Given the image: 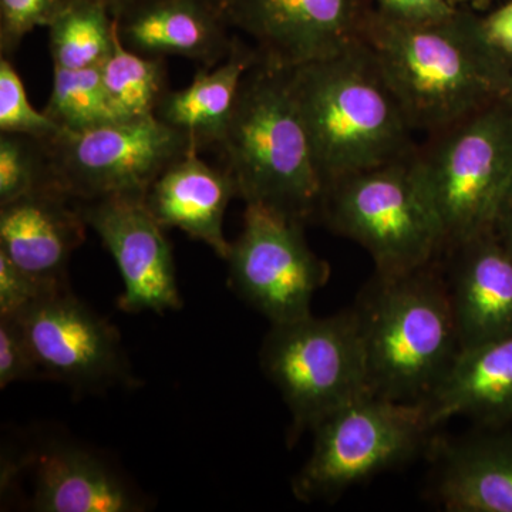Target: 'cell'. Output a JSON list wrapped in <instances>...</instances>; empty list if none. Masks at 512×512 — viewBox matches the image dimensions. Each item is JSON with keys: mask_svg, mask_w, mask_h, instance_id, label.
<instances>
[{"mask_svg": "<svg viewBox=\"0 0 512 512\" xmlns=\"http://www.w3.org/2000/svg\"><path fill=\"white\" fill-rule=\"evenodd\" d=\"M362 40L414 133L439 131L507 93L512 60L488 42L474 10L410 22L372 8Z\"/></svg>", "mask_w": 512, "mask_h": 512, "instance_id": "obj_1", "label": "cell"}, {"mask_svg": "<svg viewBox=\"0 0 512 512\" xmlns=\"http://www.w3.org/2000/svg\"><path fill=\"white\" fill-rule=\"evenodd\" d=\"M288 82L325 190L417 147L403 107L363 40L289 69Z\"/></svg>", "mask_w": 512, "mask_h": 512, "instance_id": "obj_2", "label": "cell"}, {"mask_svg": "<svg viewBox=\"0 0 512 512\" xmlns=\"http://www.w3.org/2000/svg\"><path fill=\"white\" fill-rule=\"evenodd\" d=\"M353 311L369 392L399 402H424L460 352L439 259L406 274H375Z\"/></svg>", "mask_w": 512, "mask_h": 512, "instance_id": "obj_3", "label": "cell"}, {"mask_svg": "<svg viewBox=\"0 0 512 512\" xmlns=\"http://www.w3.org/2000/svg\"><path fill=\"white\" fill-rule=\"evenodd\" d=\"M238 198L293 220L319 214L323 187L288 70L258 62L244 77L220 147Z\"/></svg>", "mask_w": 512, "mask_h": 512, "instance_id": "obj_4", "label": "cell"}, {"mask_svg": "<svg viewBox=\"0 0 512 512\" xmlns=\"http://www.w3.org/2000/svg\"><path fill=\"white\" fill-rule=\"evenodd\" d=\"M413 168L439 220L444 251L494 231L512 197V107L501 99L427 134Z\"/></svg>", "mask_w": 512, "mask_h": 512, "instance_id": "obj_5", "label": "cell"}, {"mask_svg": "<svg viewBox=\"0 0 512 512\" xmlns=\"http://www.w3.org/2000/svg\"><path fill=\"white\" fill-rule=\"evenodd\" d=\"M413 153L342 178L323 195L320 217L365 249L376 274H406L444 254L443 232L417 181Z\"/></svg>", "mask_w": 512, "mask_h": 512, "instance_id": "obj_6", "label": "cell"}, {"mask_svg": "<svg viewBox=\"0 0 512 512\" xmlns=\"http://www.w3.org/2000/svg\"><path fill=\"white\" fill-rule=\"evenodd\" d=\"M259 359L291 414L289 446L328 414L372 394L353 309L271 325Z\"/></svg>", "mask_w": 512, "mask_h": 512, "instance_id": "obj_7", "label": "cell"}, {"mask_svg": "<svg viewBox=\"0 0 512 512\" xmlns=\"http://www.w3.org/2000/svg\"><path fill=\"white\" fill-rule=\"evenodd\" d=\"M433 429L423 403L365 394L316 424L311 456L293 477L292 493L303 503L339 497L412 458Z\"/></svg>", "mask_w": 512, "mask_h": 512, "instance_id": "obj_8", "label": "cell"}, {"mask_svg": "<svg viewBox=\"0 0 512 512\" xmlns=\"http://www.w3.org/2000/svg\"><path fill=\"white\" fill-rule=\"evenodd\" d=\"M45 146L50 185L72 200L146 197L191 143L156 116L64 130Z\"/></svg>", "mask_w": 512, "mask_h": 512, "instance_id": "obj_9", "label": "cell"}, {"mask_svg": "<svg viewBox=\"0 0 512 512\" xmlns=\"http://www.w3.org/2000/svg\"><path fill=\"white\" fill-rule=\"evenodd\" d=\"M303 224L249 204L225 259L229 288L271 325L312 315L313 298L330 278V266L309 247Z\"/></svg>", "mask_w": 512, "mask_h": 512, "instance_id": "obj_10", "label": "cell"}, {"mask_svg": "<svg viewBox=\"0 0 512 512\" xmlns=\"http://www.w3.org/2000/svg\"><path fill=\"white\" fill-rule=\"evenodd\" d=\"M16 319L45 379L86 392L137 384L119 330L70 288L46 293Z\"/></svg>", "mask_w": 512, "mask_h": 512, "instance_id": "obj_11", "label": "cell"}, {"mask_svg": "<svg viewBox=\"0 0 512 512\" xmlns=\"http://www.w3.org/2000/svg\"><path fill=\"white\" fill-rule=\"evenodd\" d=\"M262 62L295 69L362 40L370 0H214Z\"/></svg>", "mask_w": 512, "mask_h": 512, "instance_id": "obj_12", "label": "cell"}, {"mask_svg": "<svg viewBox=\"0 0 512 512\" xmlns=\"http://www.w3.org/2000/svg\"><path fill=\"white\" fill-rule=\"evenodd\" d=\"M77 205L119 268L124 284L119 309L130 315L180 311L184 302L173 249L144 198L107 197Z\"/></svg>", "mask_w": 512, "mask_h": 512, "instance_id": "obj_13", "label": "cell"}, {"mask_svg": "<svg viewBox=\"0 0 512 512\" xmlns=\"http://www.w3.org/2000/svg\"><path fill=\"white\" fill-rule=\"evenodd\" d=\"M89 225L77 202L45 187L0 207V252L52 291L69 288L67 266Z\"/></svg>", "mask_w": 512, "mask_h": 512, "instance_id": "obj_14", "label": "cell"}, {"mask_svg": "<svg viewBox=\"0 0 512 512\" xmlns=\"http://www.w3.org/2000/svg\"><path fill=\"white\" fill-rule=\"evenodd\" d=\"M460 349L512 336V255L494 231L444 251Z\"/></svg>", "mask_w": 512, "mask_h": 512, "instance_id": "obj_15", "label": "cell"}, {"mask_svg": "<svg viewBox=\"0 0 512 512\" xmlns=\"http://www.w3.org/2000/svg\"><path fill=\"white\" fill-rule=\"evenodd\" d=\"M114 19L133 52L181 56L204 67L224 62L237 39L214 0H137Z\"/></svg>", "mask_w": 512, "mask_h": 512, "instance_id": "obj_16", "label": "cell"}, {"mask_svg": "<svg viewBox=\"0 0 512 512\" xmlns=\"http://www.w3.org/2000/svg\"><path fill=\"white\" fill-rule=\"evenodd\" d=\"M234 198L238 191L228 171L205 163L191 147L154 181L144 202L161 227L181 229L227 259L231 242L225 238L224 218Z\"/></svg>", "mask_w": 512, "mask_h": 512, "instance_id": "obj_17", "label": "cell"}, {"mask_svg": "<svg viewBox=\"0 0 512 512\" xmlns=\"http://www.w3.org/2000/svg\"><path fill=\"white\" fill-rule=\"evenodd\" d=\"M431 426L466 417L500 429L512 421V336L460 349L424 402Z\"/></svg>", "mask_w": 512, "mask_h": 512, "instance_id": "obj_18", "label": "cell"}, {"mask_svg": "<svg viewBox=\"0 0 512 512\" xmlns=\"http://www.w3.org/2000/svg\"><path fill=\"white\" fill-rule=\"evenodd\" d=\"M439 448L436 490L450 512H512V436L484 427Z\"/></svg>", "mask_w": 512, "mask_h": 512, "instance_id": "obj_19", "label": "cell"}, {"mask_svg": "<svg viewBox=\"0 0 512 512\" xmlns=\"http://www.w3.org/2000/svg\"><path fill=\"white\" fill-rule=\"evenodd\" d=\"M32 510L140 512L146 504L117 471L83 448H49L35 460Z\"/></svg>", "mask_w": 512, "mask_h": 512, "instance_id": "obj_20", "label": "cell"}, {"mask_svg": "<svg viewBox=\"0 0 512 512\" xmlns=\"http://www.w3.org/2000/svg\"><path fill=\"white\" fill-rule=\"evenodd\" d=\"M261 57L244 37L238 36L227 59L198 70L190 86L168 90L154 116L180 131L198 151L220 147L244 77Z\"/></svg>", "mask_w": 512, "mask_h": 512, "instance_id": "obj_21", "label": "cell"}, {"mask_svg": "<svg viewBox=\"0 0 512 512\" xmlns=\"http://www.w3.org/2000/svg\"><path fill=\"white\" fill-rule=\"evenodd\" d=\"M100 73L121 120L154 116L168 92L163 57L143 56L128 49L121 42L117 25L113 49L101 64Z\"/></svg>", "mask_w": 512, "mask_h": 512, "instance_id": "obj_22", "label": "cell"}, {"mask_svg": "<svg viewBox=\"0 0 512 512\" xmlns=\"http://www.w3.org/2000/svg\"><path fill=\"white\" fill-rule=\"evenodd\" d=\"M53 67L82 70L100 67L116 36V19L100 6L67 5L50 23Z\"/></svg>", "mask_w": 512, "mask_h": 512, "instance_id": "obj_23", "label": "cell"}, {"mask_svg": "<svg viewBox=\"0 0 512 512\" xmlns=\"http://www.w3.org/2000/svg\"><path fill=\"white\" fill-rule=\"evenodd\" d=\"M45 113L59 126L72 131L124 121L111 104L100 67L82 70L55 67Z\"/></svg>", "mask_w": 512, "mask_h": 512, "instance_id": "obj_24", "label": "cell"}, {"mask_svg": "<svg viewBox=\"0 0 512 512\" xmlns=\"http://www.w3.org/2000/svg\"><path fill=\"white\" fill-rule=\"evenodd\" d=\"M50 185L42 141L18 134L0 136V207Z\"/></svg>", "mask_w": 512, "mask_h": 512, "instance_id": "obj_25", "label": "cell"}, {"mask_svg": "<svg viewBox=\"0 0 512 512\" xmlns=\"http://www.w3.org/2000/svg\"><path fill=\"white\" fill-rule=\"evenodd\" d=\"M66 128L59 126L43 111L30 104L19 73L8 57L0 59V133L18 134L49 141L62 134Z\"/></svg>", "mask_w": 512, "mask_h": 512, "instance_id": "obj_26", "label": "cell"}, {"mask_svg": "<svg viewBox=\"0 0 512 512\" xmlns=\"http://www.w3.org/2000/svg\"><path fill=\"white\" fill-rule=\"evenodd\" d=\"M63 8L62 0H0L2 56L13 55L33 29L49 28Z\"/></svg>", "mask_w": 512, "mask_h": 512, "instance_id": "obj_27", "label": "cell"}, {"mask_svg": "<svg viewBox=\"0 0 512 512\" xmlns=\"http://www.w3.org/2000/svg\"><path fill=\"white\" fill-rule=\"evenodd\" d=\"M40 377L42 372L19 320L16 316H0V389Z\"/></svg>", "mask_w": 512, "mask_h": 512, "instance_id": "obj_28", "label": "cell"}, {"mask_svg": "<svg viewBox=\"0 0 512 512\" xmlns=\"http://www.w3.org/2000/svg\"><path fill=\"white\" fill-rule=\"evenodd\" d=\"M50 292L55 291L25 274L8 256L0 252V316L19 315Z\"/></svg>", "mask_w": 512, "mask_h": 512, "instance_id": "obj_29", "label": "cell"}, {"mask_svg": "<svg viewBox=\"0 0 512 512\" xmlns=\"http://www.w3.org/2000/svg\"><path fill=\"white\" fill-rule=\"evenodd\" d=\"M370 3L383 15L410 22L446 18L457 9L450 0H370Z\"/></svg>", "mask_w": 512, "mask_h": 512, "instance_id": "obj_30", "label": "cell"}, {"mask_svg": "<svg viewBox=\"0 0 512 512\" xmlns=\"http://www.w3.org/2000/svg\"><path fill=\"white\" fill-rule=\"evenodd\" d=\"M481 26L488 42L512 60V0L481 18Z\"/></svg>", "mask_w": 512, "mask_h": 512, "instance_id": "obj_31", "label": "cell"}, {"mask_svg": "<svg viewBox=\"0 0 512 512\" xmlns=\"http://www.w3.org/2000/svg\"><path fill=\"white\" fill-rule=\"evenodd\" d=\"M64 6L67 5H89L100 6L110 13L113 18H117L127 8H130L137 0H62Z\"/></svg>", "mask_w": 512, "mask_h": 512, "instance_id": "obj_32", "label": "cell"}, {"mask_svg": "<svg viewBox=\"0 0 512 512\" xmlns=\"http://www.w3.org/2000/svg\"><path fill=\"white\" fill-rule=\"evenodd\" d=\"M494 232L512 255V197L508 204L505 205L503 212H501L500 218H498L497 224H495Z\"/></svg>", "mask_w": 512, "mask_h": 512, "instance_id": "obj_33", "label": "cell"}, {"mask_svg": "<svg viewBox=\"0 0 512 512\" xmlns=\"http://www.w3.org/2000/svg\"><path fill=\"white\" fill-rule=\"evenodd\" d=\"M491 0H450L451 5L456 8H467L471 10L484 9Z\"/></svg>", "mask_w": 512, "mask_h": 512, "instance_id": "obj_34", "label": "cell"}, {"mask_svg": "<svg viewBox=\"0 0 512 512\" xmlns=\"http://www.w3.org/2000/svg\"><path fill=\"white\" fill-rule=\"evenodd\" d=\"M504 99L507 100L508 103H510L511 107H512V63H511V70H510V80H508L507 93H505Z\"/></svg>", "mask_w": 512, "mask_h": 512, "instance_id": "obj_35", "label": "cell"}]
</instances>
